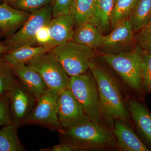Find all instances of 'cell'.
Listing matches in <instances>:
<instances>
[{
	"label": "cell",
	"mask_w": 151,
	"mask_h": 151,
	"mask_svg": "<svg viewBox=\"0 0 151 151\" xmlns=\"http://www.w3.org/2000/svg\"><path fill=\"white\" fill-rule=\"evenodd\" d=\"M89 70L97 84L104 124L113 129L115 121L119 120L134 129L120 81L94 58L89 63Z\"/></svg>",
	"instance_id": "6da1fadb"
},
{
	"label": "cell",
	"mask_w": 151,
	"mask_h": 151,
	"mask_svg": "<svg viewBox=\"0 0 151 151\" xmlns=\"http://www.w3.org/2000/svg\"><path fill=\"white\" fill-rule=\"evenodd\" d=\"M58 132L73 151H117L113 129L105 124L89 120Z\"/></svg>",
	"instance_id": "7a4b0ae2"
},
{
	"label": "cell",
	"mask_w": 151,
	"mask_h": 151,
	"mask_svg": "<svg viewBox=\"0 0 151 151\" xmlns=\"http://www.w3.org/2000/svg\"><path fill=\"white\" fill-rule=\"evenodd\" d=\"M144 50L139 45L134 49L116 54H102L101 58L120 76L137 97L145 96L141 73Z\"/></svg>",
	"instance_id": "3957f363"
},
{
	"label": "cell",
	"mask_w": 151,
	"mask_h": 151,
	"mask_svg": "<svg viewBox=\"0 0 151 151\" xmlns=\"http://www.w3.org/2000/svg\"><path fill=\"white\" fill-rule=\"evenodd\" d=\"M68 89L77 98L91 121L104 124L97 84L90 70L84 74L70 77Z\"/></svg>",
	"instance_id": "277c9868"
},
{
	"label": "cell",
	"mask_w": 151,
	"mask_h": 151,
	"mask_svg": "<svg viewBox=\"0 0 151 151\" xmlns=\"http://www.w3.org/2000/svg\"><path fill=\"white\" fill-rule=\"evenodd\" d=\"M51 51L70 77L88 72L94 58L93 49L72 40L54 47Z\"/></svg>",
	"instance_id": "5b68a950"
},
{
	"label": "cell",
	"mask_w": 151,
	"mask_h": 151,
	"mask_svg": "<svg viewBox=\"0 0 151 151\" xmlns=\"http://www.w3.org/2000/svg\"><path fill=\"white\" fill-rule=\"evenodd\" d=\"M26 64L39 73L48 89L60 94L68 89L70 77L51 51Z\"/></svg>",
	"instance_id": "8992f818"
},
{
	"label": "cell",
	"mask_w": 151,
	"mask_h": 151,
	"mask_svg": "<svg viewBox=\"0 0 151 151\" xmlns=\"http://www.w3.org/2000/svg\"><path fill=\"white\" fill-rule=\"evenodd\" d=\"M52 4L34 11L21 28L4 42L9 51L22 46H33L36 43V35L40 29L47 25L52 17Z\"/></svg>",
	"instance_id": "52a82bcc"
},
{
	"label": "cell",
	"mask_w": 151,
	"mask_h": 151,
	"mask_svg": "<svg viewBox=\"0 0 151 151\" xmlns=\"http://www.w3.org/2000/svg\"><path fill=\"white\" fill-rule=\"evenodd\" d=\"M59 94L51 89H47L37 100L24 125L36 124L58 132L61 130L57 112Z\"/></svg>",
	"instance_id": "ba28073f"
},
{
	"label": "cell",
	"mask_w": 151,
	"mask_h": 151,
	"mask_svg": "<svg viewBox=\"0 0 151 151\" xmlns=\"http://www.w3.org/2000/svg\"><path fill=\"white\" fill-rule=\"evenodd\" d=\"M57 112L61 129H68L90 120L79 101L68 89L59 94Z\"/></svg>",
	"instance_id": "9c48e42d"
},
{
	"label": "cell",
	"mask_w": 151,
	"mask_h": 151,
	"mask_svg": "<svg viewBox=\"0 0 151 151\" xmlns=\"http://www.w3.org/2000/svg\"><path fill=\"white\" fill-rule=\"evenodd\" d=\"M8 95L10 100L12 124L19 128L24 125L37 99L19 81L10 90Z\"/></svg>",
	"instance_id": "30bf717a"
},
{
	"label": "cell",
	"mask_w": 151,
	"mask_h": 151,
	"mask_svg": "<svg viewBox=\"0 0 151 151\" xmlns=\"http://www.w3.org/2000/svg\"><path fill=\"white\" fill-rule=\"evenodd\" d=\"M134 32L129 20L117 25L111 33L103 36L98 48L102 54H116L129 51L134 40Z\"/></svg>",
	"instance_id": "8fae6325"
},
{
	"label": "cell",
	"mask_w": 151,
	"mask_h": 151,
	"mask_svg": "<svg viewBox=\"0 0 151 151\" xmlns=\"http://www.w3.org/2000/svg\"><path fill=\"white\" fill-rule=\"evenodd\" d=\"M137 134L151 151V113L138 99L127 97L125 100Z\"/></svg>",
	"instance_id": "7c38bea8"
},
{
	"label": "cell",
	"mask_w": 151,
	"mask_h": 151,
	"mask_svg": "<svg viewBox=\"0 0 151 151\" xmlns=\"http://www.w3.org/2000/svg\"><path fill=\"white\" fill-rule=\"evenodd\" d=\"M113 131L117 145V151H150L143 142L134 128L116 120Z\"/></svg>",
	"instance_id": "4fadbf2b"
},
{
	"label": "cell",
	"mask_w": 151,
	"mask_h": 151,
	"mask_svg": "<svg viewBox=\"0 0 151 151\" xmlns=\"http://www.w3.org/2000/svg\"><path fill=\"white\" fill-rule=\"evenodd\" d=\"M53 18L47 24L50 36L49 44L56 46L72 40L74 24L70 14L60 15Z\"/></svg>",
	"instance_id": "5bb4252c"
},
{
	"label": "cell",
	"mask_w": 151,
	"mask_h": 151,
	"mask_svg": "<svg viewBox=\"0 0 151 151\" xmlns=\"http://www.w3.org/2000/svg\"><path fill=\"white\" fill-rule=\"evenodd\" d=\"M12 68L19 82L37 100L48 89L39 73L28 65Z\"/></svg>",
	"instance_id": "9a60e30c"
},
{
	"label": "cell",
	"mask_w": 151,
	"mask_h": 151,
	"mask_svg": "<svg viewBox=\"0 0 151 151\" xmlns=\"http://www.w3.org/2000/svg\"><path fill=\"white\" fill-rule=\"evenodd\" d=\"M30 14L11 6L8 4H0V30L4 35L9 37L22 26Z\"/></svg>",
	"instance_id": "2e32d148"
},
{
	"label": "cell",
	"mask_w": 151,
	"mask_h": 151,
	"mask_svg": "<svg viewBox=\"0 0 151 151\" xmlns=\"http://www.w3.org/2000/svg\"><path fill=\"white\" fill-rule=\"evenodd\" d=\"M48 44L40 46H24L9 50L3 56L11 67L26 64L38 57L51 51L54 47Z\"/></svg>",
	"instance_id": "e0dca14e"
},
{
	"label": "cell",
	"mask_w": 151,
	"mask_h": 151,
	"mask_svg": "<svg viewBox=\"0 0 151 151\" xmlns=\"http://www.w3.org/2000/svg\"><path fill=\"white\" fill-rule=\"evenodd\" d=\"M103 36L99 28L89 20L77 27L71 40L92 49L98 48Z\"/></svg>",
	"instance_id": "ac0fdd59"
},
{
	"label": "cell",
	"mask_w": 151,
	"mask_h": 151,
	"mask_svg": "<svg viewBox=\"0 0 151 151\" xmlns=\"http://www.w3.org/2000/svg\"><path fill=\"white\" fill-rule=\"evenodd\" d=\"M128 20L133 32L144 28L151 21V0H137Z\"/></svg>",
	"instance_id": "d6986e66"
},
{
	"label": "cell",
	"mask_w": 151,
	"mask_h": 151,
	"mask_svg": "<svg viewBox=\"0 0 151 151\" xmlns=\"http://www.w3.org/2000/svg\"><path fill=\"white\" fill-rule=\"evenodd\" d=\"M115 0H96L93 16L89 20L102 33L107 32L111 27V14Z\"/></svg>",
	"instance_id": "ffe728a7"
},
{
	"label": "cell",
	"mask_w": 151,
	"mask_h": 151,
	"mask_svg": "<svg viewBox=\"0 0 151 151\" xmlns=\"http://www.w3.org/2000/svg\"><path fill=\"white\" fill-rule=\"evenodd\" d=\"M96 0H73L69 14L77 27L88 22L94 14Z\"/></svg>",
	"instance_id": "44dd1931"
},
{
	"label": "cell",
	"mask_w": 151,
	"mask_h": 151,
	"mask_svg": "<svg viewBox=\"0 0 151 151\" xmlns=\"http://www.w3.org/2000/svg\"><path fill=\"white\" fill-rule=\"evenodd\" d=\"M19 128L12 124L0 129V151H26L18 136Z\"/></svg>",
	"instance_id": "7402d4cb"
},
{
	"label": "cell",
	"mask_w": 151,
	"mask_h": 151,
	"mask_svg": "<svg viewBox=\"0 0 151 151\" xmlns=\"http://www.w3.org/2000/svg\"><path fill=\"white\" fill-rule=\"evenodd\" d=\"M19 80L12 68L0 54V97L6 96Z\"/></svg>",
	"instance_id": "603a6c76"
},
{
	"label": "cell",
	"mask_w": 151,
	"mask_h": 151,
	"mask_svg": "<svg viewBox=\"0 0 151 151\" xmlns=\"http://www.w3.org/2000/svg\"><path fill=\"white\" fill-rule=\"evenodd\" d=\"M137 0H115L113 10L111 14V28L128 19L132 9Z\"/></svg>",
	"instance_id": "cb8c5ba5"
},
{
	"label": "cell",
	"mask_w": 151,
	"mask_h": 151,
	"mask_svg": "<svg viewBox=\"0 0 151 151\" xmlns=\"http://www.w3.org/2000/svg\"><path fill=\"white\" fill-rule=\"evenodd\" d=\"M141 73L145 95L151 94V53L145 51L141 62Z\"/></svg>",
	"instance_id": "d4e9b609"
},
{
	"label": "cell",
	"mask_w": 151,
	"mask_h": 151,
	"mask_svg": "<svg viewBox=\"0 0 151 151\" xmlns=\"http://www.w3.org/2000/svg\"><path fill=\"white\" fill-rule=\"evenodd\" d=\"M55 0H15L12 5L15 8L24 12H30L37 10L50 4Z\"/></svg>",
	"instance_id": "484cf974"
},
{
	"label": "cell",
	"mask_w": 151,
	"mask_h": 151,
	"mask_svg": "<svg viewBox=\"0 0 151 151\" xmlns=\"http://www.w3.org/2000/svg\"><path fill=\"white\" fill-rule=\"evenodd\" d=\"M139 32L137 37L138 45L144 51L151 53V21Z\"/></svg>",
	"instance_id": "4316f807"
},
{
	"label": "cell",
	"mask_w": 151,
	"mask_h": 151,
	"mask_svg": "<svg viewBox=\"0 0 151 151\" xmlns=\"http://www.w3.org/2000/svg\"><path fill=\"white\" fill-rule=\"evenodd\" d=\"M12 124L10 100L8 95L0 97V126Z\"/></svg>",
	"instance_id": "83f0119b"
},
{
	"label": "cell",
	"mask_w": 151,
	"mask_h": 151,
	"mask_svg": "<svg viewBox=\"0 0 151 151\" xmlns=\"http://www.w3.org/2000/svg\"><path fill=\"white\" fill-rule=\"evenodd\" d=\"M73 0H55L52 5V17L69 14Z\"/></svg>",
	"instance_id": "f1b7e54d"
},
{
	"label": "cell",
	"mask_w": 151,
	"mask_h": 151,
	"mask_svg": "<svg viewBox=\"0 0 151 151\" xmlns=\"http://www.w3.org/2000/svg\"><path fill=\"white\" fill-rule=\"evenodd\" d=\"M36 42L41 45L49 44L50 41V36L49 30L47 25L41 28L36 35Z\"/></svg>",
	"instance_id": "f546056e"
},
{
	"label": "cell",
	"mask_w": 151,
	"mask_h": 151,
	"mask_svg": "<svg viewBox=\"0 0 151 151\" xmlns=\"http://www.w3.org/2000/svg\"><path fill=\"white\" fill-rule=\"evenodd\" d=\"M40 151H73L72 148L69 145L61 142L58 145L45 148L39 150Z\"/></svg>",
	"instance_id": "4dcf8cb0"
},
{
	"label": "cell",
	"mask_w": 151,
	"mask_h": 151,
	"mask_svg": "<svg viewBox=\"0 0 151 151\" xmlns=\"http://www.w3.org/2000/svg\"><path fill=\"white\" fill-rule=\"evenodd\" d=\"M9 51L8 47L4 44L0 43V54H4Z\"/></svg>",
	"instance_id": "1f68e13d"
},
{
	"label": "cell",
	"mask_w": 151,
	"mask_h": 151,
	"mask_svg": "<svg viewBox=\"0 0 151 151\" xmlns=\"http://www.w3.org/2000/svg\"><path fill=\"white\" fill-rule=\"evenodd\" d=\"M4 3H6V4L10 5L12 4L15 1V0H1Z\"/></svg>",
	"instance_id": "d6a6232c"
},
{
	"label": "cell",
	"mask_w": 151,
	"mask_h": 151,
	"mask_svg": "<svg viewBox=\"0 0 151 151\" xmlns=\"http://www.w3.org/2000/svg\"><path fill=\"white\" fill-rule=\"evenodd\" d=\"M0 31H1V30H0Z\"/></svg>",
	"instance_id": "836d02e7"
}]
</instances>
